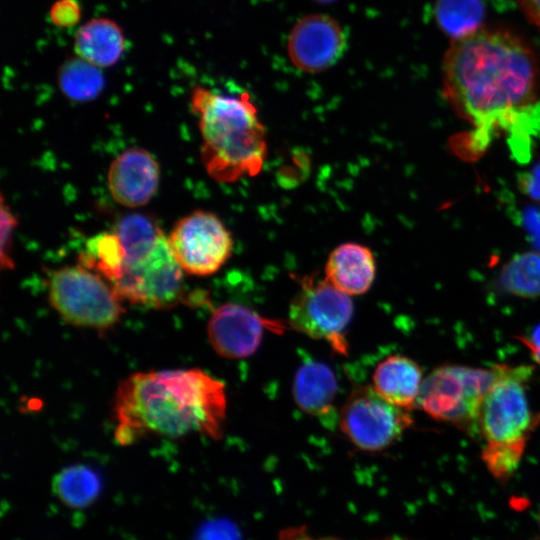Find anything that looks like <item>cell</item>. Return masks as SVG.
<instances>
[{"mask_svg": "<svg viewBox=\"0 0 540 540\" xmlns=\"http://www.w3.org/2000/svg\"><path fill=\"white\" fill-rule=\"evenodd\" d=\"M107 180L110 194L117 203L140 207L157 193L160 167L149 151L131 147L112 161Z\"/></svg>", "mask_w": 540, "mask_h": 540, "instance_id": "4fadbf2b", "label": "cell"}, {"mask_svg": "<svg viewBox=\"0 0 540 540\" xmlns=\"http://www.w3.org/2000/svg\"><path fill=\"white\" fill-rule=\"evenodd\" d=\"M539 524H540V512H539Z\"/></svg>", "mask_w": 540, "mask_h": 540, "instance_id": "f546056e", "label": "cell"}, {"mask_svg": "<svg viewBox=\"0 0 540 540\" xmlns=\"http://www.w3.org/2000/svg\"><path fill=\"white\" fill-rule=\"evenodd\" d=\"M282 328L277 321L266 319L244 305L225 303L212 313L207 333L217 354L242 359L256 352L267 329L281 331Z\"/></svg>", "mask_w": 540, "mask_h": 540, "instance_id": "7c38bea8", "label": "cell"}, {"mask_svg": "<svg viewBox=\"0 0 540 540\" xmlns=\"http://www.w3.org/2000/svg\"><path fill=\"white\" fill-rule=\"evenodd\" d=\"M337 380L332 369L317 360H305L296 371L293 395L304 412L330 423L333 419Z\"/></svg>", "mask_w": 540, "mask_h": 540, "instance_id": "9a60e30c", "label": "cell"}, {"mask_svg": "<svg viewBox=\"0 0 540 540\" xmlns=\"http://www.w3.org/2000/svg\"><path fill=\"white\" fill-rule=\"evenodd\" d=\"M167 238L181 268L196 276L216 273L230 259L234 248L231 232L216 214L205 210L178 220Z\"/></svg>", "mask_w": 540, "mask_h": 540, "instance_id": "9c48e42d", "label": "cell"}, {"mask_svg": "<svg viewBox=\"0 0 540 540\" xmlns=\"http://www.w3.org/2000/svg\"><path fill=\"white\" fill-rule=\"evenodd\" d=\"M202 138L201 162L219 183L258 175L268 153L266 129L248 92L223 94L204 86L191 93Z\"/></svg>", "mask_w": 540, "mask_h": 540, "instance_id": "3957f363", "label": "cell"}, {"mask_svg": "<svg viewBox=\"0 0 540 540\" xmlns=\"http://www.w3.org/2000/svg\"><path fill=\"white\" fill-rule=\"evenodd\" d=\"M53 491L63 505L73 509L87 508L101 492V480L89 466L74 464L59 471L53 480Z\"/></svg>", "mask_w": 540, "mask_h": 540, "instance_id": "ac0fdd59", "label": "cell"}, {"mask_svg": "<svg viewBox=\"0 0 540 540\" xmlns=\"http://www.w3.org/2000/svg\"><path fill=\"white\" fill-rule=\"evenodd\" d=\"M295 278L300 288L289 305L290 326L306 336L329 342L339 353H346L344 335L354 310L350 296L325 277L304 275Z\"/></svg>", "mask_w": 540, "mask_h": 540, "instance_id": "52a82bcc", "label": "cell"}, {"mask_svg": "<svg viewBox=\"0 0 540 540\" xmlns=\"http://www.w3.org/2000/svg\"><path fill=\"white\" fill-rule=\"evenodd\" d=\"M525 183L528 193L533 198L540 200V166L528 175Z\"/></svg>", "mask_w": 540, "mask_h": 540, "instance_id": "f1b7e54d", "label": "cell"}, {"mask_svg": "<svg viewBox=\"0 0 540 540\" xmlns=\"http://www.w3.org/2000/svg\"><path fill=\"white\" fill-rule=\"evenodd\" d=\"M349 38L344 27L327 14L300 18L287 38V54L292 65L305 73H320L344 56Z\"/></svg>", "mask_w": 540, "mask_h": 540, "instance_id": "8fae6325", "label": "cell"}, {"mask_svg": "<svg viewBox=\"0 0 540 540\" xmlns=\"http://www.w3.org/2000/svg\"><path fill=\"white\" fill-rule=\"evenodd\" d=\"M183 271L162 233L149 255L125 265L111 286L121 300L131 304L169 309L189 298L185 295Z\"/></svg>", "mask_w": 540, "mask_h": 540, "instance_id": "ba28073f", "label": "cell"}, {"mask_svg": "<svg viewBox=\"0 0 540 540\" xmlns=\"http://www.w3.org/2000/svg\"><path fill=\"white\" fill-rule=\"evenodd\" d=\"M422 382V369L414 360L391 355L376 366L371 387L386 401L408 410L417 403Z\"/></svg>", "mask_w": 540, "mask_h": 540, "instance_id": "2e32d148", "label": "cell"}, {"mask_svg": "<svg viewBox=\"0 0 540 540\" xmlns=\"http://www.w3.org/2000/svg\"><path fill=\"white\" fill-rule=\"evenodd\" d=\"M343 434L359 449L379 451L396 442L412 424L408 410L382 398L371 387L351 393L338 416Z\"/></svg>", "mask_w": 540, "mask_h": 540, "instance_id": "30bf717a", "label": "cell"}, {"mask_svg": "<svg viewBox=\"0 0 540 540\" xmlns=\"http://www.w3.org/2000/svg\"><path fill=\"white\" fill-rule=\"evenodd\" d=\"M73 46L76 56L103 69L120 61L126 49V38L114 20L93 18L77 29Z\"/></svg>", "mask_w": 540, "mask_h": 540, "instance_id": "e0dca14e", "label": "cell"}, {"mask_svg": "<svg viewBox=\"0 0 540 540\" xmlns=\"http://www.w3.org/2000/svg\"><path fill=\"white\" fill-rule=\"evenodd\" d=\"M18 224L17 216L1 196V267L13 269L15 267L12 258L14 231Z\"/></svg>", "mask_w": 540, "mask_h": 540, "instance_id": "d4e9b609", "label": "cell"}, {"mask_svg": "<svg viewBox=\"0 0 540 540\" xmlns=\"http://www.w3.org/2000/svg\"><path fill=\"white\" fill-rule=\"evenodd\" d=\"M80 263L96 270L110 284L116 281L125 265V252L115 232H104L89 239Z\"/></svg>", "mask_w": 540, "mask_h": 540, "instance_id": "7402d4cb", "label": "cell"}, {"mask_svg": "<svg viewBox=\"0 0 540 540\" xmlns=\"http://www.w3.org/2000/svg\"><path fill=\"white\" fill-rule=\"evenodd\" d=\"M81 6L78 0H57L49 11V19L59 28H70L79 23Z\"/></svg>", "mask_w": 540, "mask_h": 540, "instance_id": "484cf974", "label": "cell"}, {"mask_svg": "<svg viewBox=\"0 0 540 540\" xmlns=\"http://www.w3.org/2000/svg\"><path fill=\"white\" fill-rule=\"evenodd\" d=\"M47 288L50 305L74 326L105 332L124 313L113 287L82 264L49 271Z\"/></svg>", "mask_w": 540, "mask_h": 540, "instance_id": "277c9868", "label": "cell"}, {"mask_svg": "<svg viewBox=\"0 0 540 540\" xmlns=\"http://www.w3.org/2000/svg\"><path fill=\"white\" fill-rule=\"evenodd\" d=\"M442 90L472 130L473 153L495 136L540 128V78L531 49L514 34L477 28L453 40L443 60Z\"/></svg>", "mask_w": 540, "mask_h": 540, "instance_id": "6da1fadb", "label": "cell"}, {"mask_svg": "<svg viewBox=\"0 0 540 540\" xmlns=\"http://www.w3.org/2000/svg\"><path fill=\"white\" fill-rule=\"evenodd\" d=\"M526 443H486L481 458L494 478L504 482L519 467Z\"/></svg>", "mask_w": 540, "mask_h": 540, "instance_id": "cb8c5ba5", "label": "cell"}, {"mask_svg": "<svg viewBox=\"0 0 540 540\" xmlns=\"http://www.w3.org/2000/svg\"><path fill=\"white\" fill-rule=\"evenodd\" d=\"M227 399L224 384L200 369L134 373L117 387L114 436L130 445L149 436H222Z\"/></svg>", "mask_w": 540, "mask_h": 540, "instance_id": "7a4b0ae2", "label": "cell"}, {"mask_svg": "<svg viewBox=\"0 0 540 540\" xmlns=\"http://www.w3.org/2000/svg\"><path fill=\"white\" fill-rule=\"evenodd\" d=\"M529 21L540 32V0H517Z\"/></svg>", "mask_w": 540, "mask_h": 540, "instance_id": "83f0119b", "label": "cell"}, {"mask_svg": "<svg viewBox=\"0 0 540 540\" xmlns=\"http://www.w3.org/2000/svg\"><path fill=\"white\" fill-rule=\"evenodd\" d=\"M376 274L374 254L367 246L343 243L329 254L324 277L349 296L361 295L372 286Z\"/></svg>", "mask_w": 540, "mask_h": 540, "instance_id": "5bb4252c", "label": "cell"}, {"mask_svg": "<svg viewBox=\"0 0 540 540\" xmlns=\"http://www.w3.org/2000/svg\"><path fill=\"white\" fill-rule=\"evenodd\" d=\"M57 83L68 99L89 102L101 94L105 87V78L101 68L76 56L59 68Z\"/></svg>", "mask_w": 540, "mask_h": 540, "instance_id": "ffe728a7", "label": "cell"}, {"mask_svg": "<svg viewBox=\"0 0 540 540\" xmlns=\"http://www.w3.org/2000/svg\"><path fill=\"white\" fill-rule=\"evenodd\" d=\"M115 233L125 252V265H130L149 255L163 231L152 217L130 213L120 218Z\"/></svg>", "mask_w": 540, "mask_h": 540, "instance_id": "d6986e66", "label": "cell"}, {"mask_svg": "<svg viewBox=\"0 0 540 540\" xmlns=\"http://www.w3.org/2000/svg\"><path fill=\"white\" fill-rule=\"evenodd\" d=\"M436 14L439 24L457 38L479 28L482 6L479 0H439Z\"/></svg>", "mask_w": 540, "mask_h": 540, "instance_id": "603a6c76", "label": "cell"}, {"mask_svg": "<svg viewBox=\"0 0 540 540\" xmlns=\"http://www.w3.org/2000/svg\"><path fill=\"white\" fill-rule=\"evenodd\" d=\"M496 374L479 408L476 430L486 443L527 442L539 423L531 409L526 384L527 366H495Z\"/></svg>", "mask_w": 540, "mask_h": 540, "instance_id": "5b68a950", "label": "cell"}, {"mask_svg": "<svg viewBox=\"0 0 540 540\" xmlns=\"http://www.w3.org/2000/svg\"><path fill=\"white\" fill-rule=\"evenodd\" d=\"M495 374V367H438L423 379L417 403L436 420L476 430L481 402Z\"/></svg>", "mask_w": 540, "mask_h": 540, "instance_id": "8992f818", "label": "cell"}, {"mask_svg": "<svg viewBox=\"0 0 540 540\" xmlns=\"http://www.w3.org/2000/svg\"><path fill=\"white\" fill-rule=\"evenodd\" d=\"M519 340L527 346L535 361L540 365V324L528 335L519 337Z\"/></svg>", "mask_w": 540, "mask_h": 540, "instance_id": "4316f807", "label": "cell"}, {"mask_svg": "<svg viewBox=\"0 0 540 540\" xmlns=\"http://www.w3.org/2000/svg\"><path fill=\"white\" fill-rule=\"evenodd\" d=\"M499 285L513 296L540 297V252L526 251L513 256L500 271Z\"/></svg>", "mask_w": 540, "mask_h": 540, "instance_id": "44dd1931", "label": "cell"}]
</instances>
